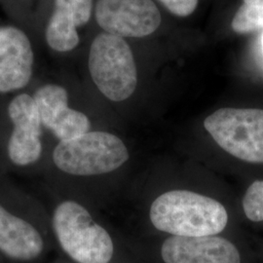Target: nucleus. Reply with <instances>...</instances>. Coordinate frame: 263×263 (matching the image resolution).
<instances>
[{
  "label": "nucleus",
  "mask_w": 263,
  "mask_h": 263,
  "mask_svg": "<svg viewBox=\"0 0 263 263\" xmlns=\"http://www.w3.org/2000/svg\"><path fill=\"white\" fill-rule=\"evenodd\" d=\"M8 113L14 125L8 142L9 158L18 166L30 165L40 158L42 152V122L37 105L29 95H19L10 103Z\"/></svg>",
  "instance_id": "0eeeda50"
},
{
  "label": "nucleus",
  "mask_w": 263,
  "mask_h": 263,
  "mask_svg": "<svg viewBox=\"0 0 263 263\" xmlns=\"http://www.w3.org/2000/svg\"><path fill=\"white\" fill-rule=\"evenodd\" d=\"M165 263H241L230 241L216 236H172L162 246Z\"/></svg>",
  "instance_id": "1a4fd4ad"
},
{
  "label": "nucleus",
  "mask_w": 263,
  "mask_h": 263,
  "mask_svg": "<svg viewBox=\"0 0 263 263\" xmlns=\"http://www.w3.org/2000/svg\"><path fill=\"white\" fill-rule=\"evenodd\" d=\"M243 209L250 220L263 221V180H256L248 188L243 199Z\"/></svg>",
  "instance_id": "4468645a"
},
{
  "label": "nucleus",
  "mask_w": 263,
  "mask_h": 263,
  "mask_svg": "<svg viewBox=\"0 0 263 263\" xmlns=\"http://www.w3.org/2000/svg\"><path fill=\"white\" fill-rule=\"evenodd\" d=\"M93 0H55V11L46 28L48 45L58 52L73 50L79 43L77 28L92 15Z\"/></svg>",
  "instance_id": "9b49d317"
},
{
  "label": "nucleus",
  "mask_w": 263,
  "mask_h": 263,
  "mask_svg": "<svg viewBox=\"0 0 263 263\" xmlns=\"http://www.w3.org/2000/svg\"><path fill=\"white\" fill-rule=\"evenodd\" d=\"M53 227L63 250L78 263H109L111 237L90 213L74 201L61 203L54 213Z\"/></svg>",
  "instance_id": "f03ea898"
},
{
  "label": "nucleus",
  "mask_w": 263,
  "mask_h": 263,
  "mask_svg": "<svg viewBox=\"0 0 263 263\" xmlns=\"http://www.w3.org/2000/svg\"><path fill=\"white\" fill-rule=\"evenodd\" d=\"M96 20L107 33L119 37H144L161 24L152 0H98Z\"/></svg>",
  "instance_id": "423d86ee"
},
{
  "label": "nucleus",
  "mask_w": 263,
  "mask_h": 263,
  "mask_svg": "<svg viewBox=\"0 0 263 263\" xmlns=\"http://www.w3.org/2000/svg\"><path fill=\"white\" fill-rule=\"evenodd\" d=\"M204 127L232 156L263 163V109L220 108L208 116Z\"/></svg>",
  "instance_id": "39448f33"
},
{
  "label": "nucleus",
  "mask_w": 263,
  "mask_h": 263,
  "mask_svg": "<svg viewBox=\"0 0 263 263\" xmlns=\"http://www.w3.org/2000/svg\"><path fill=\"white\" fill-rule=\"evenodd\" d=\"M89 70L101 93L113 102L130 98L138 84L131 48L122 37L107 32L99 34L91 45Z\"/></svg>",
  "instance_id": "20e7f679"
},
{
  "label": "nucleus",
  "mask_w": 263,
  "mask_h": 263,
  "mask_svg": "<svg viewBox=\"0 0 263 263\" xmlns=\"http://www.w3.org/2000/svg\"><path fill=\"white\" fill-rule=\"evenodd\" d=\"M151 222L156 229L174 236H214L228 222L226 208L213 198L188 190H172L152 203Z\"/></svg>",
  "instance_id": "f257e3e1"
},
{
  "label": "nucleus",
  "mask_w": 263,
  "mask_h": 263,
  "mask_svg": "<svg viewBox=\"0 0 263 263\" xmlns=\"http://www.w3.org/2000/svg\"><path fill=\"white\" fill-rule=\"evenodd\" d=\"M261 48H262V52H263V33H262V35H261Z\"/></svg>",
  "instance_id": "dca6fc26"
},
{
  "label": "nucleus",
  "mask_w": 263,
  "mask_h": 263,
  "mask_svg": "<svg viewBox=\"0 0 263 263\" xmlns=\"http://www.w3.org/2000/svg\"><path fill=\"white\" fill-rule=\"evenodd\" d=\"M42 125L54 133L60 141H69L88 133L91 127L84 113L69 108L66 89L48 84L38 89L33 97Z\"/></svg>",
  "instance_id": "6e6552de"
},
{
  "label": "nucleus",
  "mask_w": 263,
  "mask_h": 263,
  "mask_svg": "<svg viewBox=\"0 0 263 263\" xmlns=\"http://www.w3.org/2000/svg\"><path fill=\"white\" fill-rule=\"evenodd\" d=\"M173 14L179 17H186L194 12L198 0H160Z\"/></svg>",
  "instance_id": "2eb2a0df"
},
{
  "label": "nucleus",
  "mask_w": 263,
  "mask_h": 263,
  "mask_svg": "<svg viewBox=\"0 0 263 263\" xmlns=\"http://www.w3.org/2000/svg\"><path fill=\"white\" fill-rule=\"evenodd\" d=\"M44 243L37 230L0 205V251L18 260H32L43 251Z\"/></svg>",
  "instance_id": "f8f14e48"
},
{
  "label": "nucleus",
  "mask_w": 263,
  "mask_h": 263,
  "mask_svg": "<svg viewBox=\"0 0 263 263\" xmlns=\"http://www.w3.org/2000/svg\"><path fill=\"white\" fill-rule=\"evenodd\" d=\"M129 159L126 145L106 132H88L58 143L53 152L57 167L73 176H97L120 168Z\"/></svg>",
  "instance_id": "7ed1b4c3"
},
{
  "label": "nucleus",
  "mask_w": 263,
  "mask_h": 263,
  "mask_svg": "<svg viewBox=\"0 0 263 263\" xmlns=\"http://www.w3.org/2000/svg\"><path fill=\"white\" fill-rule=\"evenodd\" d=\"M33 59L30 41L24 31L14 27L0 28V93L28 85Z\"/></svg>",
  "instance_id": "9d476101"
},
{
  "label": "nucleus",
  "mask_w": 263,
  "mask_h": 263,
  "mask_svg": "<svg viewBox=\"0 0 263 263\" xmlns=\"http://www.w3.org/2000/svg\"><path fill=\"white\" fill-rule=\"evenodd\" d=\"M231 27L240 34L263 30V0H243Z\"/></svg>",
  "instance_id": "ddd939ff"
}]
</instances>
